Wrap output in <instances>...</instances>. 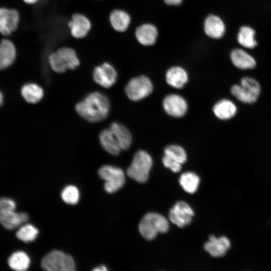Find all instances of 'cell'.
<instances>
[{"instance_id": "obj_1", "label": "cell", "mask_w": 271, "mask_h": 271, "mask_svg": "<svg viewBox=\"0 0 271 271\" xmlns=\"http://www.w3.org/2000/svg\"><path fill=\"white\" fill-rule=\"evenodd\" d=\"M75 109L83 118L89 122H96L107 116L110 102L105 95L97 91L92 92L76 104Z\"/></svg>"}, {"instance_id": "obj_2", "label": "cell", "mask_w": 271, "mask_h": 271, "mask_svg": "<svg viewBox=\"0 0 271 271\" xmlns=\"http://www.w3.org/2000/svg\"><path fill=\"white\" fill-rule=\"evenodd\" d=\"M52 70L62 73L67 70H74L80 65V60L75 50L69 47H61L51 52L48 57Z\"/></svg>"}, {"instance_id": "obj_3", "label": "cell", "mask_w": 271, "mask_h": 271, "mask_svg": "<svg viewBox=\"0 0 271 271\" xmlns=\"http://www.w3.org/2000/svg\"><path fill=\"white\" fill-rule=\"evenodd\" d=\"M169 227L168 221L164 216L157 213L150 212L142 218L139 228L143 237L147 240H152L159 233L167 232Z\"/></svg>"}, {"instance_id": "obj_4", "label": "cell", "mask_w": 271, "mask_h": 271, "mask_svg": "<svg viewBox=\"0 0 271 271\" xmlns=\"http://www.w3.org/2000/svg\"><path fill=\"white\" fill-rule=\"evenodd\" d=\"M152 165L150 154L143 150L138 151L127 170V175L138 182L145 183L148 179Z\"/></svg>"}, {"instance_id": "obj_5", "label": "cell", "mask_w": 271, "mask_h": 271, "mask_svg": "<svg viewBox=\"0 0 271 271\" xmlns=\"http://www.w3.org/2000/svg\"><path fill=\"white\" fill-rule=\"evenodd\" d=\"M260 92L259 83L254 79L244 77L240 84H234L231 88V93L239 101L245 103L254 102Z\"/></svg>"}, {"instance_id": "obj_6", "label": "cell", "mask_w": 271, "mask_h": 271, "mask_svg": "<svg viewBox=\"0 0 271 271\" xmlns=\"http://www.w3.org/2000/svg\"><path fill=\"white\" fill-rule=\"evenodd\" d=\"M41 266L48 271H73L75 265L73 258L60 250H53L42 259Z\"/></svg>"}, {"instance_id": "obj_7", "label": "cell", "mask_w": 271, "mask_h": 271, "mask_svg": "<svg viewBox=\"0 0 271 271\" xmlns=\"http://www.w3.org/2000/svg\"><path fill=\"white\" fill-rule=\"evenodd\" d=\"M98 173L99 177L105 181L104 188L107 193L117 191L124 184V173L119 168L106 165L101 167Z\"/></svg>"}, {"instance_id": "obj_8", "label": "cell", "mask_w": 271, "mask_h": 271, "mask_svg": "<svg viewBox=\"0 0 271 271\" xmlns=\"http://www.w3.org/2000/svg\"><path fill=\"white\" fill-rule=\"evenodd\" d=\"M153 89V85L150 79L141 75L130 79L125 87V92L129 99L136 101L149 96Z\"/></svg>"}, {"instance_id": "obj_9", "label": "cell", "mask_w": 271, "mask_h": 271, "mask_svg": "<svg viewBox=\"0 0 271 271\" xmlns=\"http://www.w3.org/2000/svg\"><path fill=\"white\" fill-rule=\"evenodd\" d=\"M187 161V154L185 150L180 146L171 145L164 150L163 158L164 165L175 173L179 172L182 165Z\"/></svg>"}, {"instance_id": "obj_10", "label": "cell", "mask_w": 271, "mask_h": 271, "mask_svg": "<svg viewBox=\"0 0 271 271\" xmlns=\"http://www.w3.org/2000/svg\"><path fill=\"white\" fill-rule=\"evenodd\" d=\"M20 20V14L17 10L0 7V34L5 36L12 34L17 30Z\"/></svg>"}, {"instance_id": "obj_11", "label": "cell", "mask_w": 271, "mask_h": 271, "mask_svg": "<svg viewBox=\"0 0 271 271\" xmlns=\"http://www.w3.org/2000/svg\"><path fill=\"white\" fill-rule=\"evenodd\" d=\"M92 76L96 83L102 87L109 88L115 83L117 73L111 64L104 62L94 68Z\"/></svg>"}, {"instance_id": "obj_12", "label": "cell", "mask_w": 271, "mask_h": 271, "mask_svg": "<svg viewBox=\"0 0 271 271\" xmlns=\"http://www.w3.org/2000/svg\"><path fill=\"white\" fill-rule=\"evenodd\" d=\"M67 27L71 35L77 39L86 37L90 32L92 24L90 19L85 15L75 13L68 22Z\"/></svg>"}, {"instance_id": "obj_13", "label": "cell", "mask_w": 271, "mask_h": 271, "mask_svg": "<svg viewBox=\"0 0 271 271\" xmlns=\"http://www.w3.org/2000/svg\"><path fill=\"white\" fill-rule=\"evenodd\" d=\"M191 207L185 202L179 201L170 209L169 219L179 227H184L189 224L194 216Z\"/></svg>"}, {"instance_id": "obj_14", "label": "cell", "mask_w": 271, "mask_h": 271, "mask_svg": "<svg viewBox=\"0 0 271 271\" xmlns=\"http://www.w3.org/2000/svg\"><path fill=\"white\" fill-rule=\"evenodd\" d=\"M163 105L167 114L176 117L184 115L188 108L185 99L176 94H171L166 96L163 100Z\"/></svg>"}, {"instance_id": "obj_15", "label": "cell", "mask_w": 271, "mask_h": 271, "mask_svg": "<svg viewBox=\"0 0 271 271\" xmlns=\"http://www.w3.org/2000/svg\"><path fill=\"white\" fill-rule=\"evenodd\" d=\"M28 219V215L25 212H16L15 210L0 209V224L7 229H16L26 223Z\"/></svg>"}, {"instance_id": "obj_16", "label": "cell", "mask_w": 271, "mask_h": 271, "mask_svg": "<svg viewBox=\"0 0 271 271\" xmlns=\"http://www.w3.org/2000/svg\"><path fill=\"white\" fill-rule=\"evenodd\" d=\"M204 247L211 256L221 257L224 255L230 247V242L225 236L217 238L211 235L208 241L205 243Z\"/></svg>"}, {"instance_id": "obj_17", "label": "cell", "mask_w": 271, "mask_h": 271, "mask_svg": "<svg viewBox=\"0 0 271 271\" xmlns=\"http://www.w3.org/2000/svg\"><path fill=\"white\" fill-rule=\"evenodd\" d=\"M17 56V49L10 40L5 38L0 41V70L5 69L14 62Z\"/></svg>"}, {"instance_id": "obj_18", "label": "cell", "mask_w": 271, "mask_h": 271, "mask_svg": "<svg viewBox=\"0 0 271 271\" xmlns=\"http://www.w3.org/2000/svg\"><path fill=\"white\" fill-rule=\"evenodd\" d=\"M204 30L209 37L220 39L224 34L225 27L224 22L219 17L210 15L205 20Z\"/></svg>"}, {"instance_id": "obj_19", "label": "cell", "mask_w": 271, "mask_h": 271, "mask_svg": "<svg viewBox=\"0 0 271 271\" xmlns=\"http://www.w3.org/2000/svg\"><path fill=\"white\" fill-rule=\"evenodd\" d=\"M99 138L101 147L110 154L116 156L122 150L117 139L109 128L102 130Z\"/></svg>"}, {"instance_id": "obj_20", "label": "cell", "mask_w": 271, "mask_h": 271, "mask_svg": "<svg viewBox=\"0 0 271 271\" xmlns=\"http://www.w3.org/2000/svg\"><path fill=\"white\" fill-rule=\"evenodd\" d=\"M156 27L151 24H144L136 29L135 36L138 41L144 46L154 44L158 37Z\"/></svg>"}, {"instance_id": "obj_21", "label": "cell", "mask_w": 271, "mask_h": 271, "mask_svg": "<svg viewBox=\"0 0 271 271\" xmlns=\"http://www.w3.org/2000/svg\"><path fill=\"white\" fill-rule=\"evenodd\" d=\"M109 22L112 29L118 32H125L130 23V17L124 10L114 9L111 12L108 17Z\"/></svg>"}, {"instance_id": "obj_22", "label": "cell", "mask_w": 271, "mask_h": 271, "mask_svg": "<svg viewBox=\"0 0 271 271\" xmlns=\"http://www.w3.org/2000/svg\"><path fill=\"white\" fill-rule=\"evenodd\" d=\"M166 79L167 83L176 88H181L187 83L188 76L187 72L179 66L170 68L166 72Z\"/></svg>"}, {"instance_id": "obj_23", "label": "cell", "mask_w": 271, "mask_h": 271, "mask_svg": "<svg viewBox=\"0 0 271 271\" xmlns=\"http://www.w3.org/2000/svg\"><path fill=\"white\" fill-rule=\"evenodd\" d=\"M230 58L234 65L241 69H252L256 65L253 57L241 49L233 50L230 54Z\"/></svg>"}, {"instance_id": "obj_24", "label": "cell", "mask_w": 271, "mask_h": 271, "mask_svg": "<svg viewBox=\"0 0 271 271\" xmlns=\"http://www.w3.org/2000/svg\"><path fill=\"white\" fill-rule=\"evenodd\" d=\"M215 116L221 119H228L236 114L237 108L230 100L223 99L216 102L213 107Z\"/></svg>"}, {"instance_id": "obj_25", "label": "cell", "mask_w": 271, "mask_h": 271, "mask_svg": "<svg viewBox=\"0 0 271 271\" xmlns=\"http://www.w3.org/2000/svg\"><path fill=\"white\" fill-rule=\"evenodd\" d=\"M30 258L24 251L18 250L13 252L8 259L9 267L15 270L24 271L27 270L30 265Z\"/></svg>"}, {"instance_id": "obj_26", "label": "cell", "mask_w": 271, "mask_h": 271, "mask_svg": "<svg viewBox=\"0 0 271 271\" xmlns=\"http://www.w3.org/2000/svg\"><path fill=\"white\" fill-rule=\"evenodd\" d=\"M109 128L117 139L122 150L127 149L131 145L132 137L129 130L123 124L112 122Z\"/></svg>"}, {"instance_id": "obj_27", "label": "cell", "mask_w": 271, "mask_h": 271, "mask_svg": "<svg viewBox=\"0 0 271 271\" xmlns=\"http://www.w3.org/2000/svg\"><path fill=\"white\" fill-rule=\"evenodd\" d=\"M21 94L28 102L36 103L43 98L44 91L39 85L34 83H29L23 86Z\"/></svg>"}, {"instance_id": "obj_28", "label": "cell", "mask_w": 271, "mask_h": 271, "mask_svg": "<svg viewBox=\"0 0 271 271\" xmlns=\"http://www.w3.org/2000/svg\"><path fill=\"white\" fill-rule=\"evenodd\" d=\"M255 32L249 26L241 27L238 33L237 39L238 43L243 47L252 49L257 45L255 39Z\"/></svg>"}, {"instance_id": "obj_29", "label": "cell", "mask_w": 271, "mask_h": 271, "mask_svg": "<svg viewBox=\"0 0 271 271\" xmlns=\"http://www.w3.org/2000/svg\"><path fill=\"white\" fill-rule=\"evenodd\" d=\"M179 183L186 192L190 194H193L198 189L200 178L194 173L185 172L181 175Z\"/></svg>"}, {"instance_id": "obj_30", "label": "cell", "mask_w": 271, "mask_h": 271, "mask_svg": "<svg viewBox=\"0 0 271 271\" xmlns=\"http://www.w3.org/2000/svg\"><path fill=\"white\" fill-rule=\"evenodd\" d=\"M39 233L38 229L31 224H23L16 232L17 238L25 242L34 241Z\"/></svg>"}, {"instance_id": "obj_31", "label": "cell", "mask_w": 271, "mask_h": 271, "mask_svg": "<svg viewBox=\"0 0 271 271\" xmlns=\"http://www.w3.org/2000/svg\"><path fill=\"white\" fill-rule=\"evenodd\" d=\"M61 197L66 203L74 205L78 203L79 192L77 188L73 185L66 186L62 191Z\"/></svg>"}, {"instance_id": "obj_32", "label": "cell", "mask_w": 271, "mask_h": 271, "mask_svg": "<svg viewBox=\"0 0 271 271\" xmlns=\"http://www.w3.org/2000/svg\"><path fill=\"white\" fill-rule=\"evenodd\" d=\"M16 203L12 198L7 197L0 198V209L1 210H15Z\"/></svg>"}, {"instance_id": "obj_33", "label": "cell", "mask_w": 271, "mask_h": 271, "mask_svg": "<svg viewBox=\"0 0 271 271\" xmlns=\"http://www.w3.org/2000/svg\"><path fill=\"white\" fill-rule=\"evenodd\" d=\"M166 4L171 6H177L180 5L183 0H164Z\"/></svg>"}, {"instance_id": "obj_34", "label": "cell", "mask_w": 271, "mask_h": 271, "mask_svg": "<svg viewBox=\"0 0 271 271\" xmlns=\"http://www.w3.org/2000/svg\"><path fill=\"white\" fill-rule=\"evenodd\" d=\"M93 270L94 271H106L107 270V269L104 265H100L94 268Z\"/></svg>"}, {"instance_id": "obj_35", "label": "cell", "mask_w": 271, "mask_h": 271, "mask_svg": "<svg viewBox=\"0 0 271 271\" xmlns=\"http://www.w3.org/2000/svg\"><path fill=\"white\" fill-rule=\"evenodd\" d=\"M40 0H23V1L28 5H34L38 3Z\"/></svg>"}, {"instance_id": "obj_36", "label": "cell", "mask_w": 271, "mask_h": 271, "mask_svg": "<svg viewBox=\"0 0 271 271\" xmlns=\"http://www.w3.org/2000/svg\"><path fill=\"white\" fill-rule=\"evenodd\" d=\"M3 103V95L2 93L0 91V106Z\"/></svg>"}]
</instances>
